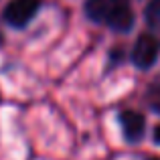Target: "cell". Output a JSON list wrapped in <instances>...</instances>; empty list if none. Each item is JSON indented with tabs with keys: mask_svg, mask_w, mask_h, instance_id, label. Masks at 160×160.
I'll list each match as a JSON object with an SVG mask.
<instances>
[{
	"mask_svg": "<svg viewBox=\"0 0 160 160\" xmlns=\"http://www.w3.org/2000/svg\"><path fill=\"white\" fill-rule=\"evenodd\" d=\"M41 8V0H12L6 4L2 16L10 27L22 28L35 18V14Z\"/></svg>",
	"mask_w": 160,
	"mask_h": 160,
	"instance_id": "cell-2",
	"label": "cell"
},
{
	"mask_svg": "<svg viewBox=\"0 0 160 160\" xmlns=\"http://www.w3.org/2000/svg\"><path fill=\"white\" fill-rule=\"evenodd\" d=\"M148 160H158V158H148Z\"/></svg>",
	"mask_w": 160,
	"mask_h": 160,
	"instance_id": "cell-7",
	"label": "cell"
},
{
	"mask_svg": "<svg viewBox=\"0 0 160 160\" xmlns=\"http://www.w3.org/2000/svg\"><path fill=\"white\" fill-rule=\"evenodd\" d=\"M85 14L89 20L118 32H128L134 27V10L130 0H87Z\"/></svg>",
	"mask_w": 160,
	"mask_h": 160,
	"instance_id": "cell-1",
	"label": "cell"
},
{
	"mask_svg": "<svg viewBox=\"0 0 160 160\" xmlns=\"http://www.w3.org/2000/svg\"><path fill=\"white\" fill-rule=\"evenodd\" d=\"M144 16H146V22H148L150 28L160 31V0H150Z\"/></svg>",
	"mask_w": 160,
	"mask_h": 160,
	"instance_id": "cell-5",
	"label": "cell"
},
{
	"mask_svg": "<svg viewBox=\"0 0 160 160\" xmlns=\"http://www.w3.org/2000/svg\"><path fill=\"white\" fill-rule=\"evenodd\" d=\"M160 53V43L152 35H140L132 49V61L138 69H148L156 63Z\"/></svg>",
	"mask_w": 160,
	"mask_h": 160,
	"instance_id": "cell-3",
	"label": "cell"
},
{
	"mask_svg": "<svg viewBox=\"0 0 160 160\" xmlns=\"http://www.w3.org/2000/svg\"><path fill=\"white\" fill-rule=\"evenodd\" d=\"M154 142H156V144H160V124L156 126V130H154Z\"/></svg>",
	"mask_w": 160,
	"mask_h": 160,
	"instance_id": "cell-6",
	"label": "cell"
},
{
	"mask_svg": "<svg viewBox=\"0 0 160 160\" xmlns=\"http://www.w3.org/2000/svg\"><path fill=\"white\" fill-rule=\"evenodd\" d=\"M120 124L124 130V136L128 142H138L144 136V128H146V120L142 113L138 112H122L120 113Z\"/></svg>",
	"mask_w": 160,
	"mask_h": 160,
	"instance_id": "cell-4",
	"label": "cell"
}]
</instances>
